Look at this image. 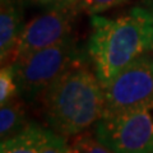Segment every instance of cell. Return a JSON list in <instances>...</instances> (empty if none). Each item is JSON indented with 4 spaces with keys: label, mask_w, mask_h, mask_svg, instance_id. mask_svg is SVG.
Listing matches in <instances>:
<instances>
[{
    "label": "cell",
    "mask_w": 153,
    "mask_h": 153,
    "mask_svg": "<svg viewBox=\"0 0 153 153\" xmlns=\"http://www.w3.org/2000/svg\"><path fill=\"white\" fill-rule=\"evenodd\" d=\"M153 51V12L138 7L115 19L92 16L88 54L101 83H107L121 69Z\"/></svg>",
    "instance_id": "cell-1"
},
{
    "label": "cell",
    "mask_w": 153,
    "mask_h": 153,
    "mask_svg": "<svg viewBox=\"0 0 153 153\" xmlns=\"http://www.w3.org/2000/svg\"><path fill=\"white\" fill-rule=\"evenodd\" d=\"M44 119L51 130L65 138L94 125L103 115V85L83 64L60 76L40 97Z\"/></svg>",
    "instance_id": "cell-2"
},
{
    "label": "cell",
    "mask_w": 153,
    "mask_h": 153,
    "mask_svg": "<svg viewBox=\"0 0 153 153\" xmlns=\"http://www.w3.org/2000/svg\"><path fill=\"white\" fill-rule=\"evenodd\" d=\"M79 64L83 56L73 37L13 61L19 97L28 102L40 100L51 84Z\"/></svg>",
    "instance_id": "cell-3"
},
{
    "label": "cell",
    "mask_w": 153,
    "mask_h": 153,
    "mask_svg": "<svg viewBox=\"0 0 153 153\" xmlns=\"http://www.w3.org/2000/svg\"><path fill=\"white\" fill-rule=\"evenodd\" d=\"M103 85L102 117L153 106V56L142 55Z\"/></svg>",
    "instance_id": "cell-4"
},
{
    "label": "cell",
    "mask_w": 153,
    "mask_h": 153,
    "mask_svg": "<svg viewBox=\"0 0 153 153\" xmlns=\"http://www.w3.org/2000/svg\"><path fill=\"white\" fill-rule=\"evenodd\" d=\"M94 135L114 153H153V106L101 117Z\"/></svg>",
    "instance_id": "cell-5"
},
{
    "label": "cell",
    "mask_w": 153,
    "mask_h": 153,
    "mask_svg": "<svg viewBox=\"0 0 153 153\" xmlns=\"http://www.w3.org/2000/svg\"><path fill=\"white\" fill-rule=\"evenodd\" d=\"M79 7L47 9L45 13L36 16L26 23L18 37L12 63L35 51L54 46L70 38L74 17Z\"/></svg>",
    "instance_id": "cell-6"
},
{
    "label": "cell",
    "mask_w": 153,
    "mask_h": 153,
    "mask_svg": "<svg viewBox=\"0 0 153 153\" xmlns=\"http://www.w3.org/2000/svg\"><path fill=\"white\" fill-rule=\"evenodd\" d=\"M23 5L22 0H1L0 4V56L1 64L13 60L18 37L22 32Z\"/></svg>",
    "instance_id": "cell-7"
},
{
    "label": "cell",
    "mask_w": 153,
    "mask_h": 153,
    "mask_svg": "<svg viewBox=\"0 0 153 153\" xmlns=\"http://www.w3.org/2000/svg\"><path fill=\"white\" fill-rule=\"evenodd\" d=\"M31 121L27 120L25 105L21 97H16L1 105L0 108V138L3 140L10 139L25 131Z\"/></svg>",
    "instance_id": "cell-8"
},
{
    "label": "cell",
    "mask_w": 153,
    "mask_h": 153,
    "mask_svg": "<svg viewBox=\"0 0 153 153\" xmlns=\"http://www.w3.org/2000/svg\"><path fill=\"white\" fill-rule=\"evenodd\" d=\"M44 129L36 123H31L25 131L3 140L0 153H40Z\"/></svg>",
    "instance_id": "cell-9"
},
{
    "label": "cell",
    "mask_w": 153,
    "mask_h": 153,
    "mask_svg": "<svg viewBox=\"0 0 153 153\" xmlns=\"http://www.w3.org/2000/svg\"><path fill=\"white\" fill-rule=\"evenodd\" d=\"M66 139L71 153H114L91 133L82 131Z\"/></svg>",
    "instance_id": "cell-10"
},
{
    "label": "cell",
    "mask_w": 153,
    "mask_h": 153,
    "mask_svg": "<svg viewBox=\"0 0 153 153\" xmlns=\"http://www.w3.org/2000/svg\"><path fill=\"white\" fill-rule=\"evenodd\" d=\"M19 96L16 74L12 64L3 65L0 71V105L9 102Z\"/></svg>",
    "instance_id": "cell-11"
},
{
    "label": "cell",
    "mask_w": 153,
    "mask_h": 153,
    "mask_svg": "<svg viewBox=\"0 0 153 153\" xmlns=\"http://www.w3.org/2000/svg\"><path fill=\"white\" fill-rule=\"evenodd\" d=\"M40 153H71L68 139L65 137L51 130L50 128L44 129Z\"/></svg>",
    "instance_id": "cell-12"
},
{
    "label": "cell",
    "mask_w": 153,
    "mask_h": 153,
    "mask_svg": "<svg viewBox=\"0 0 153 153\" xmlns=\"http://www.w3.org/2000/svg\"><path fill=\"white\" fill-rule=\"evenodd\" d=\"M126 0H80L79 9L87 12L91 16H96L98 13L108 10L111 8L121 5Z\"/></svg>",
    "instance_id": "cell-13"
},
{
    "label": "cell",
    "mask_w": 153,
    "mask_h": 153,
    "mask_svg": "<svg viewBox=\"0 0 153 153\" xmlns=\"http://www.w3.org/2000/svg\"><path fill=\"white\" fill-rule=\"evenodd\" d=\"M28 1L46 9H65L79 7L80 0H28Z\"/></svg>",
    "instance_id": "cell-14"
},
{
    "label": "cell",
    "mask_w": 153,
    "mask_h": 153,
    "mask_svg": "<svg viewBox=\"0 0 153 153\" xmlns=\"http://www.w3.org/2000/svg\"><path fill=\"white\" fill-rule=\"evenodd\" d=\"M143 1H144V7L153 12V0H143Z\"/></svg>",
    "instance_id": "cell-15"
}]
</instances>
